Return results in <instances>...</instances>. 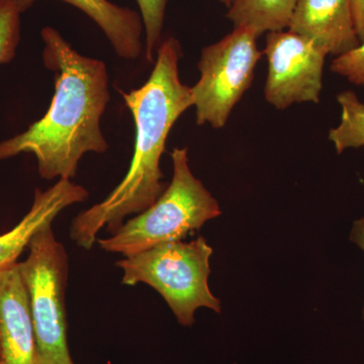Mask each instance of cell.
Listing matches in <instances>:
<instances>
[{
	"label": "cell",
	"mask_w": 364,
	"mask_h": 364,
	"mask_svg": "<svg viewBox=\"0 0 364 364\" xmlns=\"http://www.w3.org/2000/svg\"><path fill=\"white\" fill-rule=\"evenodd\" d=\"M88 196L86 188L69 179H59L45 191L36 189L28 214L11 231L0 235V272L18 262L21 254L28 249L31 239L39 230L52 225L62 210L85 202Z\"/></svg>",
	"instance_id": "30bf717a"
},
{
	"label": "cell",
	"mask_w": 364,
	"mask_h": 364,
	"mask_svg": "<svg viewBox=\"0 0 364 364\" xmlns=\"http://www.w3.org/2000/svg\"><path fill=\"white\" fill-rule=\"evenodd\" d=\"M331 71L364 87V41L355 49L333 60Z\"/></svg>",
	"instance_id": "2e32d148"
},
{
	"label": "cell",
	"mask_w": 364,
	"mask_h": 364,
	"mask_svg": "<svg viewBox=\"0 0 364 364\" xmlns=\"http://www.w3.org/2000/svg\"><path fill=\"white\" fill-rule=\"evenodd\" d=\"M0 364H38L33 318L18 262L0 272Z\"/></svg>",
	"instance_id": "ba28073f"
},
{
	"label": "cell",
	"mask_w": 364,
	"mask_h": 364,
	"mask_svg": "<svg viewBox=\"0 0 364 364\" xmlns=\"http://www.w3.org/2000/svg\"><path fill=\"white\" fill-rule=\"evenodd\" d=\"M52 225L39 230L18 262L28 294L37 346L38 364H74L67 341L65 294L69 261Z\"/></svg>",
	"instance_id": "5b68a950"
},
{
	"label": "cell",
	"mask_w": 364,
	"mask_h": 364,
	"mask_svg": "<svg viewBox=\"0 0 364 364\" xmlns=\"http://www.w3.org/2000/svg\"><path fill=\"white\" fill-rule=\"evenodd\" d=\"M181 55L178 41H163L145 85L123 92L135 122L133 157L121 183L102 202L80 213L72 222L70 238L79 247L90 250L102 230L116 234L128 215L149 208L166 189L160 161L167 136L179 117L193 107L191 87L179 77Z\"/></svg>",
	"instance_id": "7a4b0ae2"
},
{
	"label": "cell",
	"mask_w": 364,
	"mask_h": 364,
	"mask_svg": "<svg viewBox=\"0 0 364 364\" xmlns=\"http://www.w3.org/2000/svg\"><path fill=\"white\" fill-rule=\"evenodd\" d=\"M213 248L203 237L191 242L172 241L117 261L122 284H146L161 294L184 327L195 324L200 308L221 312V301L208 287Z\"/></svg>",
	"instance_id": "277c9868"
},
{
	"label": "cell",
	"mask_w": 364,
	"mask_h": 364,
	"mask_svg": "<svg viewBox=\"0 0 364 364\" xmlns=\"http://www.w3.org/2000/svg\"><path fill=\"white\" fill-rule=\"evenodd\" d=\"M341 117L336 128L329 132V140L334 144L337 153L349 148L364 146V104L353 91H344L337 97Z\"/></svg>",
	"instance_id": "4fadbf2b"
},
{
	"label": "cell",
	"mask_w": 364,
	"mask_h": 364,
	"mask_svg": "<svg viewBox=\"0 0 364 364\" xmlns=\"http://www.w3.org/2000/svg\"><path fill=\"white\" fill-rule=\"evenodd\" d=\"M21 14L11 0H0V65L16 57L21 41Z\"/></svg>",
	"instance_id": "9a60e30c"
},
{
	"label": "cell",
	"mask_w": 364,
	"mask_h": 364,
	"mask_svg": "<svg viewBox=\"0 0 364 364\" xmlns=\"http://www.w3.org/2000/svg\"><path fill=\"white\" fill-rule=\"evenodd\" d=\"M220 1H221L222 4H224L225 6L228 7V9L231 6L232 0H220Z\"/></svg>",
	"instance_id": "d6986e66"
},
{
	"label": "cell",
	"mask_w": 364,
	"mask_h": 364,
	"mask_svg": "<svg viewBox=\"0 0 364 364\" xmlns=\"http://www.w3.org/2000/svg\"><path fill=\"white\" fill-rule=\"evenodd\" d=\"M140 9L144 35H145V56L153 62L155 52L161 39L165 11L168 0H136Z\"/></svg>",
	"instance_id": "5bb4252c"
},
{
	"label": "cell",
	"mask_w": 364,
	"mask_h": 364,
	"mask_svg": "<svg viewBox=\"0 0 364 364\" xmlns=\"http://www.w3.org/2000/svg\"><path fill=\"white\" fill-rule=\"evenodd\" d=\"M21 14L38 0H11ZM71 4L95 21L111 43L117 56L136 60L143 50L144 33L140 14L112 4L109 0H61Z\"/></svg>",
	"instance_id": "8fae6325"
},
{
	"label": "cell",
	"mask_w": 364,
	"mask_h": 364,
	"mask_svg": "<svg viewBox=\"0 0 364 364\" xmlns=\"http://www.w3.org/2000/svg\"><path fill=\"white\" fill-rule=\"evenodd\" d=\"M351 240L364 251V219L358 220V221L354 223L353 229L351 232Z\"/></svg>",
	"instance_id": "ac0fdd59"
},
{
	"label": "cell",
	"mask_w": 364,
	"mask_h": 364,
	"mask_svg": "<svg viewBox=\"0 0 364 364\" xmlns=\"http://www.w3.org/2000/svg\"><path fill=\"white\" fill-rule=\"evenodd\" d=\"M354 26L359 41H364V0H349Z\"/></svg>",
	"instance_id": "e0dca14e"
},
{
	"label": "cell",
	"mask_w": 364,
	"mask_h": 364,
	"mask_svg": "<svg viewBox=\"0 0 364 364\" xmlns=\"http://www.w3.org/2000/svg\"><path fill=\"white\" fill-rule=\"evenodd\" d=\"M298 0H232L227 18L234 28L252 31L259 37L289 26Z\"/></svg>",
	"instance_id": "7c38bea8"
},
{
	"label": "cell",
	"mask_w": 364,
	"mask_h": 364,
	"mask_svg": "<svg viewBox=\"0 0 364 364\" xmlns=\"http://www.w3.org/2000/svg\"><path fill=\"white\" fill-rule=\"evenodd\" d=\"M268 73L265 98L284 109L301 102H320L328 53L313 41L291 31L267 33Z\"/></svg>",
	"instance_id": "52a82bcc"
},
{
	"label": "cell",
	"mask_w": 364,
	"mask_h": 364,
	"mask_svg": "<svg viewBox=\"0 0 364 364\" xmlns=\"http://www.w3.org/2000/svg\"><path fill=\"white\" fill-rule=\"evenodd\" d=\"M287 30L336 57L360 45L349 0H298Z\"/></svg>",
	"instance_id": "9c48e42d"
},
{
	"label": "cell",
	"mask_w": 364,
	"mask_h": 364,
	"mask_svg": "<svg viewBox=\"0 0 364 364\" xmlns=\"http://www.w3.org/2000/svg\"><path fill=\"white\" fill-rule=\"evenodd\" d=\"M171 158V183L154 205L124 223L116 234L97 239L105 252L130 257L160 244L181 241L221 215L217 200L191 172L188 148H174Z\"/></svg>",
	"instance_id": "3957f363"
},
{
	"label": "cell",
	"mask_w": 364,
	"mask_h": 364,
	"mask_svg": "<svg viewBox=\"0 0 364 364\" xmlns=\"http://www.w3.org/2000/svg\"><path fill=\"white\" fill-rule=\"evenodd\" d=\"M41 37L46 68L55 74L51 105L28 130L0 142V160L28 153L43 179L71 181L83 155L109 149L100 128L111 100L109 73L104 61L79 54L56 28L45 26Z\"/></svg>",
	"instance_id": "6da1fadb"
},
{
	"label": "cell",
	"mask_w": 364,
	"mask_h": 364,
	"mask_svg": "<svg viewBox=\"0 0 364 364\" xmlns=\"http://www.w3.org/2000/svg\"><path fill=\"white\" fill-rule=\"evenodd\" d=\"M257 38L247 28H234L219 42L203 48L198 64L200 77L191 87L196 124L215 129L226 124L235 105L252 85L261 58Z\"/></svg>",
	"instance_id": "8992f818"
}]
</instances>
